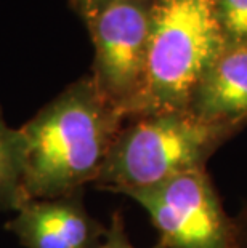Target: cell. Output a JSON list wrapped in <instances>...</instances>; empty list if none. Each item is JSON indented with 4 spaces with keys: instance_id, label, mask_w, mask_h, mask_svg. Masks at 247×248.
Segmentation results:
<instances>
[{
    "instance_id": "5b68a950",
    "label": "cell",
    "mask_w": 247,
    "mask_h": 248,
    "mask_svg": "<svg viewBox=\"0 0 247 248\" xmlns=\"http://www.w3.org/2000/svg\"><path fill=\"white\" fill-rule=\"evenodd\" d=\"M122 195L149 215L164 248H231L233 216L225 212L207 168Z\"/></svg>"
},
{
    "instance_id": "9c48e42d",
    "label": "cell",
    "mask_w": 247,
    "mask_h": 248,
    "mask_svg": "<svg viewBox=\"0 0 247 248\" xmlns=\"http://www.w3.org/2000/svg\"><path fill=\"white\" fill-rule=\"evenodd\" d=\"M227 45L247 46V0H215Z\"/></svg>"
},
{
    "instance_id": "7a4b0ae2",
    "label": "cell",
    "mask_w": 247,
    "mask_h": 248,
    "mask_svg": "<svg viewBox=\"0 0 247 248\" xmlns=\"http://www.w3.org/2000/svg\"><path fill=\"white\" fill-rule=\"evenodd\" d=\"M230 131L190 110H162L125 119L95 186L124 194L152 187L183 173L207 168Z\"/></svg>"
},
{
    "instance_id": "277c9868",
    "label": "cell",
    "mask_w": 247,
    "mask_h": 248,
    "mask_svg": "<svg viewBox=\"0 0 247 248\" xmlns=\"http://www.w3.org/2000/svg\"><path fill=\"white\" fill-rule=\"evenodd\" d=\"M152 0H114L83 21L95 58L90 77L125 119L138 112L145 87Z\"/></svg>"
},
{
    "instance_id": "ba28073f",
    "label": "cell",
    "mask_w": 247,
    "mask_h": 248,
    "mask_svg": "<svg viewBox=\"0 0 247 248\" xmlns=\"http://www.w3.org/2000/svg\"><path fill=\"white\" fill-rule=\"evenodd\" d=\"M23 200V140L0 108V210H16Z\"/></svg>"
},
{
    "instance_id": "30bf717a",
    "label": "cell",
    "mask_w": 247,
    "mask_h": 248,
    "mask_svg": "<svg viewBox=\"0 0 247 248\" xmlns=\"http://www.w3.org/2000/svg\"><path fill=\"white\" fill-rule=\"evenodd\" d=\"M93 248H136L129 239V234L125 231L124 216L119 210L111 215V221H109V226L106 228V234H104L101 242ZM149 248H164V245L157 242L156 245Z\"/></svg>"
},
{
    "instance_id": "52a82bcc",
    "label": "cell",
    "mask_w": 247,
    "mask_h": 248,
    "mask_svg": "<svg viewBox=\"0 0 247 248\" xmlns=\"http://www.w3.org/2000/svg\"><path fill=\"white\" fill-rule=\"evenodd\" d=\"M202 122L238 135L247 126V46L227 45L199 82L190 108Z\"/></svg>"
},
{
    "instance_id": "8992f818",
    "label": "cell",
    "mask_w": 247,
    "mask_h": 248,
    "mask_svg": "<svg viewBox=\"0 0 247 248\" xmlns=\"http://www.w3.org/2000/svg\"><path fill=\"white\" fill-rule=\"evenodd\" d=\"M7 229L26 248H93L106 226L87 212L83 191L55 199H26Z\"/></svg>"
},
{
    "instance_id": "6da1fadb",
    "label": "cell",
    "mask_w": 247,
    "mask_h": 248,
    "mask_svg": "<svg viewBox=\"0 0 247 248\" xmlns=\"http://www.w3.org/2000/svg\"><path fill=\"white\" fill-rule=\"evenodd\" d=\"M124 122L90 76L69 83L18 128L24 200L55 199L95 184Z\"/></svg>"
},
{
    "instance_id": "7c38bea8",
    "label": "cell",
    "mask_w": 247,
    "mask_h": 248,
    "mask_svg": "<svg viewBox=\"0 0 247 248\" xmlns=\"http://www.w3.org/2000/svg\"><path fill=\"white\" fill-rule=\"evenodd\" d=\"M114 0H69L71 8L77 13V16L82 21H87L93 16L97 12H99L103 7H106Z\"/></svg>"
},
{
    "instance_id": "8fae6325",
    "label": "cell",
    "mask_w": 247,
    "mask_h": 248,
    "mask_svg": "<svg viewBox=\"0 0 247 248\" xmlns=\"http://www.w3.org/2000/svg\"><path fill=\"white\" fill-rule=\"evenodd\" d=\"M231 248H247V203L233 216V242Z\"/></svg>"
},
{
    "instance_id": "3957f363",
    "label": "cell",
    "mask_w": 247,
    "mask_h": 248,
    "mask_svg": "<svg viewBox=\"0 0 247 248\" xmlns=\"http://www.w3.org/2000/svg\"><path fill=\"white\" fill-rule=\"evenodd\" d=\"M225 46L215 0H152L145 87L136 115L188 110L199 82Z\"/></svg>"
}]
</instances>
